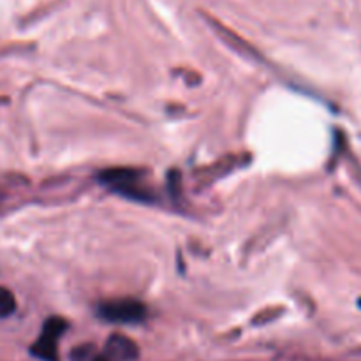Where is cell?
Masks as SVG:
<instances>
[{"mask_svg":"<svg viewBox=\"0 0 361 361\" xmlns=\"http://www.w3.org/2000/svg\"><path fill=\"white\" fill-rule=\"evenodd\" d=\"M97 314L101 319L108 323L118 324H137L143 323L147 317V307L137 300L122 298V300H109L99 305Z\"/></svg>","mask_w":361,"mask_h":361,"instance_id":"6da1fadb","label":"cell"},{"mask_svg":"<svg viewBox=\"0 0 361 361\" xmlns=\"http://www.w3.org/2000/svg\"><path fill=\"white\" fill-rule=\"evenodd\" d=\"M92 361H111L108 356H99V358H94Z\"/></svg>","mask_w":361,"mask_h":361,"instance_id":"5b68a950","label":"cell"},{"mask_svg":"<svg viewBox=\"0 0 361 361\" xmlns=\"http://www.w3.org/2000/svg\"><path fill=\"white\" fill-rule=\"evenodd\" d=\"M66 330L67 323L60 317H51L46 321L41 337L32 345V355L42 361H59V338Z\"/></svg>","mask_w":361,"mask_h":361,"instance_id":"7a4b0ae2","label":"cell"},{"mask_svg":"<svg viewBox=\"0 0 361 361\" xmlns=\"http://www.w3.org/2000/svg\"><path fill=\"white\" fill-rule=\"evenodd\" d=\"M137 355H140L137 345L123 335H113L106 342L104 356H108L111 361H134Z\"/></svg>","mask_w":361,"mask_h":361,"instance_id":"3957f363","label":"cell"},{"mask_svg":"<svg viewBox=\"0 0 361 361\" xmlns=\"http://www.w3.org/2000/svg\"><path fill=\"white\" fill-rule=\"evenodd\" d=\"M16 310V298L9 289L0 286V317H9Z\"/></svg>","mask_w":361,"mask_h":361,"instance_id":"277c9868","label":"cell"}]
</instances>
